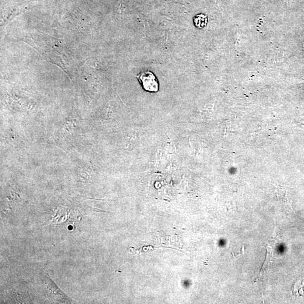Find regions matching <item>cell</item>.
Returning a JSON list of instances; mask_svg holds the SVG:
<instances>
[{"label": "cell", "instance_id": "cell-1", "mask_svg": "<svg viewBox=\"0 0 304 304\" xmlns=\"http://www.w3.org/2000/svg\"><path fill=\"white\" fill-rule=\"evenodd\" d=\"M45 284L48 295L51 297L53 300L62 303H70L72 301L50 278L48 277L45 278Z\"/></svg>", "mask_w": 304, "mask_h": 304}, {"label": "cell", "instance_id": "cell-2", "mask_svg": "<svg viewBox=\"0 0 304 304\" xmlns=\"http://www.w3.org/2000/svg\"><path fill=\"white\" fill-rule=\"evenodd\" d=\"M137 77L145 90L154 93L158 91V83L153 73L150 71L141 72Z\"/></svg>", "mask_w": 304, "mask_h": 304}, {"label": "cell", "instance_id": "cell-3", "mask_svg": "<svg viewBox=\"0 0 304 304\" xmlns=\"http://www.w3.org/2000/svg\"><path fill=\"white\" fill-rule=\"evenodd\" d=\"M267 249V256L266 258V262H265V264H264V266L262 269H261L260 273L259 274V278H258V280H259V279H260L262 277L263 275L264 274V272L266 271L267 268L269 266H270V260L271 259V250L270 248H269V247H268Z\"/></svg>", "mask_w": 304, "mask_h": 304}, {"label": "cell", "instance_id": "cell-4", "mask_svg": "<svg viewBox=\"0 0 304 304\" xmlns=\"http://www.w3.org/2000/svg\"><path fill=\"white\" fill-rule=\"evenodd\" d=\"M205 20H206V17L204 16H198L196 17V19H194V22H195L196 26L199 25L200 22H201L202 25L203 24V26H204V24H206V21Z\"/></svg>", "mask_w": 304, "mask_h": 304}, {"label": "cell", "instance_id": "cell-5", "mask_svg": "<svg viewBox=\"0 0 304 304\" xmlns=\"http://www.w3.org/2000/svg\"><path fill=\"white\" fill-rule=\"evenodd\" d=\"M69 229H72V227H69Z\"/></svg>", "mask_w": 304, "mask_h": 304}]
</instances>
